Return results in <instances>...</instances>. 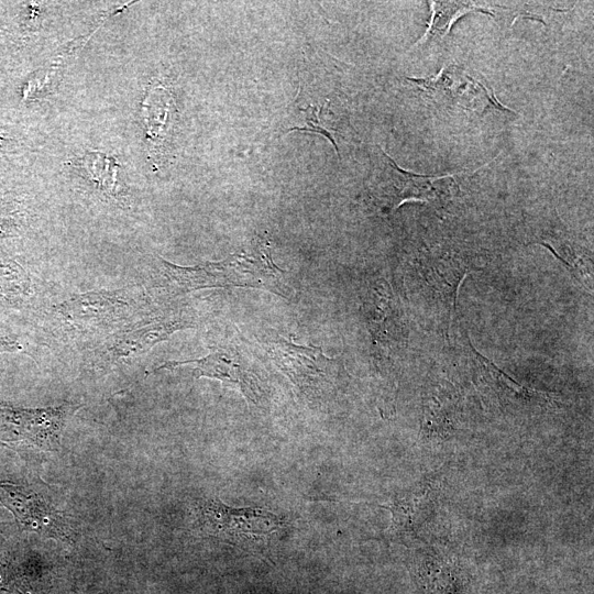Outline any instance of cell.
I'll return each mask as SVG.
<instances>
[{"label": "cell", "instance_id": "6da1fadb", "mask_svg": "<svg viewBox=\"0 0 594 594\" xmlns=\"http://www.w3.org/2000/svg\"><path fill=\"white\" fill-rule=\"evenodd\" d=\"M161 264L168 286L177 293L211 287H250L284 297L288 295L285 272L274 264L270 244L262 240L220 262L179 266L161 258Z\"/></svg>", "mask_w": 594, "mask_h": 594}, {"label": "cell", "instance_id": "7a4b0ae2", "mask_svg": "<svg viewBox=\"0 0 594 594\" xmlns=\"http://www.w3.org/2000/svg\"><path fill=\"white\" fill-rule=\"evenodd\" d=\"M367 191L376 207L392 212L409 200L443 205L458 194L459 185L451 174L430 176L405 170L376 145Z\"/></svg>", "mask_w": 594, "mask_h": 594}, {"label": "cell", "instance_id": "3957f363", "mask_svg": "<svg viewBox=\"0 0 594 594\" xmlns=\"http://www.w3.org/2000/svg\"><path fill=\"white\" fill-rule=\"evenodd\" d=\"M144 299L134 289L88 292L56 306L57 315L80 332H103L134 317Z\"/></svg>", "mask_w": 594, "mask_h": 594}, {"label": "cell", "instance_id": "277c9868", "mask_svg": "<svg viewBox=\"0 0 594 594\" xmlns=\"http://www.w3.org/2000/svg\"><path fill=\"white\" fill-rule=\"evenodd\" d=\"M199 530L235 546H263L282 520L264 508H234L218 498L200 503L197 515Z\"/></svg>", "mask_w": 594, "mask_h": 594}, {"label": "cell", "instance_id": "5b68a950", "mask_svg": "<svg viewBox=\"0 0 594 594\" xmlns=\"http://www.w3.org/2000/svg\"><path fill=\"white\" fill-rule=\"evenodd\" d=\"M265 350L283 373L308 396L320 395L337 370V361L319 346L299 345L276 337L265 342Z\"/></svg>", "mask_w": 594, "mask_h": 594}, {"label": "cell", "instance_id": "8992f818", "mask_svg": "<svg viewBox=\"0 0 594 594\" xmlns=\"http://www.w3.org/2000/svg\"><path fill=\"white\" fill-rule=\"evenodd\" d=\"M472 271L466 257L450 253H431L420 257L417 273L426 295L440 306L450 323L460 284Z\"/></svg>", "mask_w": 594, "mask_h": 594}, {"label": "cell", "instance_id": "52a82bcc", "mask_svg": "<svg viewBox=\"0 0 594 594\" xmlns=\"http://www.w3.org/2000/svg\"><path fill=\"white\" fill-rule=\"evenodd\" d=\"M193 364L196 378L210 377L235 385L254 405L262 406L264 391L254 372L248 367L243 358L227 349H218L202 359L185 361H166L158 370H173L180 365Z\"/></svg>", "mask_w": 594, "mask_h": 594}, {"label": "cell", "instance_id": "ba28073f", "mask_svg": "<svg viewBox=\"0 0 594 594\" xmlns=\"http://www.w3.org/2000/svg\"><path fill=\"white\" fill-rule=\"evenodd\" d=\"M191 322L183 316H174L122 330L109 337L97 360L112 364L134 359L168 339L175 331L193 327Z\"/></svg>", "mask_w": 594, "mask_h": 594}, {"label": "cell", "instance_id": "9c48e42d", "mask_svg": "<svg viewBox=\"0 0 594 594\" xmlns=\"http://www.w3.org/2000/svg\"><path fill=\"white\" fill-rule=\"evenodd\" d=\"M437 498V487L431 482H422L403 495L394 497L386 507L392 513L388 535L394 540L413 539L429 519Z\"/></svg>", "mask_w": 594, "mask_h": 594}, {"label": "cell", "instance_id": "30bf717a", "mask_svg": "<svg viewBox=\"0 0 594 594\" xmlns=\"http://www.w3.org/2000/svg\"><path fill=\"white\" fill-rule=\"evenodd\" d=\"M364 312L378 354H384L403 337L404 327L398 304L386 280L380 279L372 285L364 301Z\"/></svg>", "mask_w": 594, "mask_h": 594}, {"label": "cell", "instance_id": "8fae6325", "mask_svg": "<svg viewBox=\"0 0 594 594\" xmlns=\"http://www.w3.org/2000/svg\"><path fill=\"white\" fill-rule=\"evenodd\" d=\"M414 562L411 574L416 594H472L466 575L457 564L432 556Z\"/></svg>", "mask_w": 594, "mask_h": 594}, {"label": "cell", "instance_id": "7c38bea8", "mask_svg": "<svg viewBox=\"0 0 594 594\" xmlns=\"http://www.w3.org/2000/svg\"><path fill=\"white\" fill-rule=\"evenodd\" d=\"M431 16L426 33L413 45L411 48L420 51L430 50L432 46L440 45L455 21L469 12H481L493 16L490 9L479 6L471 1H429Z\"/></svg>", "mask_w": 594, "mask_h": 594}, {"label": "cell", "instance_id": "4fadbf2b", "mask_svg": "<svg viewBox=\"0 0 594 594\" xmlns=\"http://www.w3.org/2000/svg\"><path fill=\"white\" fill-rule=\"evenodd\" d=\"M173 98L162 85H150L142 101L146 139L152 151H157L166 139L170 123Z\"/></svg>", "mask_w": 594, "mask_h": 594}, {"label": "cell", "instance_id": "5bb4252c", "mask_svg": "<svg viewBox=\"0 0 594 594\" xmlns=\"http://www.w3.org/2000/svg\"><path fill=\"white\" fill-rule=\"evenodd\" d=\"M470 348L472 360L476 366L480 380L492 388L499 397L515 404L547 402V396L544 394L519 385L501 371L494 363L474 350L472 345Z\"/></svg>", "mask_w": 594, "mask_h": 594}, {"label": "cell", "instance_id": "9a60e30c", "mask_svg": "<svg viewBox=\"0 0 594 594\" xmlns=\"http://www.w3.org/2000/svg\"><path fill=\"white\" fill-rule=\"evenodd\" d=\"M468 75L457 64H449L431 77H407L406 79L432 99L457 101L468 85Z\"/></svg>", "mask_w": 594, "mask_h": 594}, {"label": "cell", "instance_id": "2e32d148", "mask_svg": "<svg viewBox=\"0 0 594 594\" xmlns=\"http://www.w3.org/2000/svg\"><path fill=\"white\" fill-rule=\"evenodd\" d=\"M79 166L99 191L113 199L121 197L122 187L118 179L120 164L117 160L105 153L90 151L79 160Z\"/></svg>", "mask_w": 594, "mask_h": 594}, {"label": "cell", "instance_id": "e0dca14e", "mask_svg": "<svg viewBox=\"0 0 594 594\" xmlns=\"http://www.w3.org/2000/svg\"><path fill=\"white\" fill-rule=\"evenodd\" d=\"M572 273V275L587 289L593 287V262L587 252L566 239H552L541 242Z\"/></svg>", "mask_w": 594, "mask_h": 594}, {"label": "cell", "instance_id": "ac0fdd59", "mask_svg": "<svg viewBox=\"0 0 594 594\" xmlns=\"http://www.w3.org/2000/svg\"><path fill=\"white\" fill-rule=\"evenodd\" d=\"M454 400L451 395H444L441 391L431 394L424 407V431L428 435L447 432L452 427L455 414Z\"/></svg>", "mask_w": 594, "mask_h": 594}, {"label": "cell", "instance_id": "d6986e66", "mask_svg": "<svg viewBox=\"0 0 594 594\" xmlns=\"http://www.w3.org/2000/svg\"><path fill=\"white\" fill-rule=\"evenodd\" d=\"M469 80L476 87L475 95L482 116L493 113L505 117L508 120L519 117L518 113L498 102L494 90L483 79L469 75Z\"/></svg>", "mask_w": 594, "mask_h": 594}, {"label": "cell", "instance_id": "ffe728a7", "mask_svg": "<svg viewBox=\"0 0 594 594\" xmlns=\"http://www.w3.org/2000/svg\"><path fill=\"white\" fill-rule=\"evenodd\" d=\"M323 107L320 109H317L314 106H308L307 108L302 109L305 112V127H294L290 128L288 131H305V132H315L322 134L326 136L333 145L337 155L340 157L339 148L337 145V142L333 136V131L330 130L328 127H326L322 121L319 119V114L321 113Z\"/></svg>", "mask_w": 594, "mask_h": 594}, {"label": "cell", "instance_id": "44dd1931", "mask_svg": "<svg viewBox=\"0 0 594 594\" xmlns=\"http://www.w3.org/2000/svg\"><path fill=\"white\" fill-rule=\"evenodd\" d=\"M43 10L40 3L30 2L25 4L22 14L23 26L29 30H36L40 28L42 21Z\"/></svg>", "mask_w": 594, "mask_h": 594}, {"label": "cell", "instance_id": "7402d4cb", "mask_svg": "<svg viewBox=\"0 0 594 594\" xmlns=\"http://www.w3.org/2000/svg\"><path fill=\"white\" fill-rule=\"evenodd\" d=\"M15 146L14 140L4 134H0V157L13 152Z\"/></svg>", "mask_w": 594, "mask_h": 594}, {"label": "cell", "instance_id": "603a6c76", "mask_svg": "<svg viewBox=\"0 0 594 594\" xmlns=\"http://www.w3.org/2000/svg\"><path fill=\"white\" fill-rule=\"evenodd\" d=\"M19 350H21V346L16 342L10 341L9 339L0 337V353L15 352Z\"/></svg>", "mask_w": 594, "mask_h": 594}]
</instances>
